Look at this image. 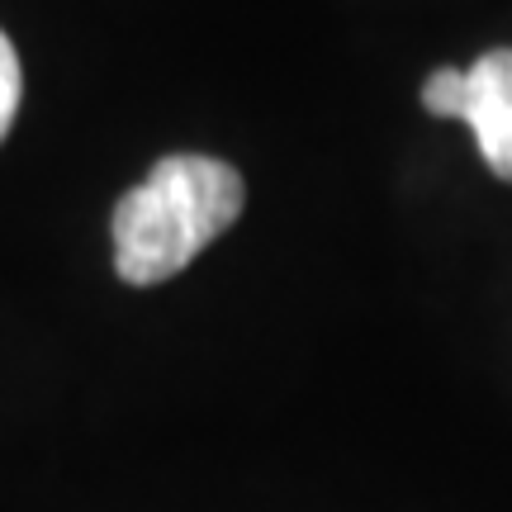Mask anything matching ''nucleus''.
<instances>
[{
  "label": "nucleus",
  "instance_id": "nucleus-1",
  "mask_svg": "<svg viewBox=\"0 0 512 512\" xmlns=\"http://www.w3.org/2000/svg\"><path fill=\"white\" fill-rule=\"evenodd\" d=\"M242 176L219 157H162L114 204V271L128 285H162L181 275L242 214Z\"/></svg>",
  "mask_w": 512,
  "mask_h": 512
},
{
  "label": "nucleus",
  "instance_id": "nucleus-2",
  "mask_svg": "<svg viewBox=\"0 0 512 512\" xmlns=\"http://www.w3.org/2000/svg\"><path fill=\"white\" fill-rule=\"evenodd\" d=\"M427 114L470 124L498 181H512V48H489L470 67H441L422 81Z\"/></svg>",
  "mask_w": 512,
  "mask_h": 512
},
{
  "label": "nucleus",
  "instance_id": "nucleus-3",
  "mask_svg": "<svg viewBox=\"0 0 512 512\" xmlns=\"http://www.w3.org/2000/svg\"><path fill=\"white\" fill-rule=\"evenodd\" d=\"M19 95H24L19 53H15V43L0 34V143H5V133H10V124H15V114H19Z\"/></svg>",
  "mask_w": 512,
  "mask_h": 512
}]
</instances>
